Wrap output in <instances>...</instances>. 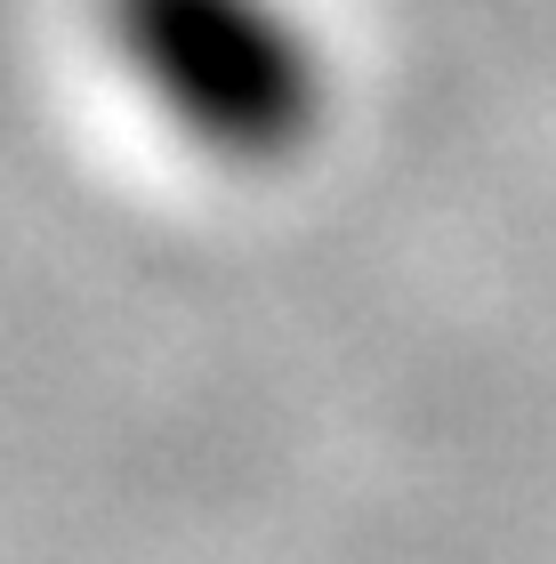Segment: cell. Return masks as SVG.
Returning <instances> with one entry per match:
<instances>
[{"mask_svg":"<svg viewBox=\"0 0 556 564\" xmlns=\"http://www.w3.org/2000/svg\"><path fill=\"white\" fill-rule=\"evenodd\" d=\"M106 41L170 138L226 170L315 145L331 65L291 0H106Z\"/></svg>","mask_w":556,"mask_h":564,"instance_id":"cell-1","label":"cell"}]
</instances>
